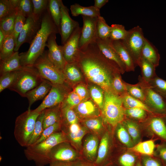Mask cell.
I'll return each mask as SVG.
<instances>
[{"instance_id": "5bb4252c", "label": "cell", "mask_w": 166, "mask_h": 166, "mask_svg": "<svg viewBox=\"0 0 166 166\" xmlns=\"http://www.w3.org/2000/svg\"><path fill=\"white\" fill-rule=\"evenodd\" d=\"M56 33L49 36L46 46L48 48L47 56L50 61L58 69L62 71L67 63L63 55L61 45H58L56 41Z\"/></svg>"}, {"instance_id": "603a6c76", "label": "cell", "mask_w": 166, "mask_h": 166, "mask_svg": "<svg viewBox=\"0 0 166 166\" xmlns=\"http://www.w3.org/2000/svg\"><path fill=\"white\" fill-rule=\"evenodd\" d=\"M77 62L67 63L65 64L62 71L65 81L72 83L81 80L82 74Z\"/></svg>"}, {"instance_id": "83f0119b", "label": "cell", "mask_w": 166, "mask_h": 166, "mask_svg": "<svg viewBox=\"0 0 166 166\" xmlns=\"http://www.w3.org/2000/svg\"><path fill=\"white\" fill-rule=\"evenodd\" d=\"M47 10L60 33L61 19L60 0H49Z\"/></svg>"}, {"instance_id": "5b68a950", "label": "cell", "mask_w": 166, "mask_h": 166, "mask_svg": "<svg viewBox=\"0 0 166 166\" xmlns=\"http://www.w3.org/2000/svg\"><path fill=\"white\" fill-rule=\"evenodd\" d=\"M34 67H22L17 71L16 77L8 88L21 96L39 85L44 80Z\"/></svg>"}, {"instance_id": "003e7915", "label": "cell", "mask_w": 166, "mask_h": 166, "mask_svg": "<svg viewBox=\"0 0 166 166\" xmlns=\"http://www.w3.org/2000/svg\"><path fill=\"white\" fill-rule=\"evenodd\" d=\"M136 166H141V165L140 163H138L137 164Z\"/></svg>"}, {"instance_id": "8d00e7d4", "label": "cell", "mask_w": 166, "mask_h": 166, "mask_svg": "<svg viewBox=\"0 0 166 166\" xmlns=\"http://www.w3.org/2000/svg\"><path fill=\"white\" fill-rule=\"evenodd\" d=\"M155 144L152 140L140 142L132 148L133 151L142 154L151 156L154 152Z\"/></svg>"}, {"instance_id": "4316f807", "label": "cell", "mask_w": 166, "mask_h": 166, "mask_svg": "<svg viewBox=\"0 0 166 166\" xmlns=\"http://www.w3.org/2000/svg\"><path fill=\"white\" fill-rule=\"evenodd\" d=\"M109 137L106 132L103 136L99 145L97 157L94 163L96 166H102L107 155L109 148Z\"/></svg>"}, {"instance_id": "11a10c76", "label": "cell", "mask_w": 166, "mask_h": 166, "mask_svg": "<svg viewBox=\"0 0 166 166\" xmlns=\"http://www.w3.org/2000/svg\"><path fill=\"white\" fill-rule=\"evenodd\" d=\"M85 124L89 129L94 131H98L102 127L101 121L98 119H90L85 121Z\"/></svg>"}, {"instance_id": "e0dca14e", "label": "cell", "mask_w": 166, "mask_h": 166, "mask_svg": "<svg viewBox=\"0 0 166 166\" xmlns=\"http://www.w3.org/2000/svg\"><path fill=\"white\" fill-rule=\"evenodd\" d=\"M66 142L60 143L52 149L49 155L50 163L54 161L74 162L77 160V153Z\"/></svg>"}, {"instance_id": "c3c4849f", "label": "cell", "mask_w": 166, "mask_h": 166, "mask_svg": "<svg viewBox=\"0 0 166 166\" xmlns=\"http://www.w3.org/2000/svg\"><path fill=\"white\" fill-rule=\"evenodd\" d=\"M148 113H149L146 110L139 108H132L125 109V116L138 120L145 119L147 116Z\"/></svg>"}, {"instance_id": "74e56055", "label": "cell", "mask_w": 166, "mask_h": 166, "mask_svg": "<svg viewBox=\"0 0 166 166\" xmlns=\"http://www.w3.org/2000/svg\"><path fill=\"white\" fill-rule=\"evenodd\" d=\"M15 8L16 13L22 14L26 18L33 14L32 0H18Z\"/></svg>"}, {"instance_id": "6f0895ef", "label": "cell", "mask_w": 166, "mask_h": 166, "mask_svg": "<svg viewBox=\"0 0 166 166\" xmlns=\"http://www.w3.org/2000/svg\"><path fill=\"white\" fill-rule=\"evenodd\" d=\"M81 99L82 101H85L88 98V93L86 89L82 85L77 86L74 91Z\"/></svg>"}, {"instance_id": "d6986e66", "label": "cell", "mask_w": 166, "mask_h": 166, "mask_svg": "<svg viewBox=\"0 0 166 166\" xmlns=\"http://www.w3.org/2000/svg\"><path fill=\"white\" fill-rule=\"evenodd\" d=\"M112 44L125 66L126 71H134L136 66L132 56L122 41L121 40L112 41Z\"/></svg>"}, {"instance_id": "d590c367", "label": "cell", "mask_w": 166, "mask_h": 166, "mask_svg": "<svg viewBox=\"0 0 166 166\" xmlns=\"http://www.w3.org/2000/svg\"><path fill=\"white\" fill-rule=\"evenodd\" d=\"M148 83L152 89L166 101V81L156 76Z\"/></svg>"}, {"instance_id": "f907efd6", "label": "cell", "mask_w": 166, "mask_h": 166, "mask_svg": "<svg viewBox=\"0 0 166 166\" xmlns=\"http://www.w3.org/2000/svg\"><path fill=\"white\" fill-rule=\"evenodd\" d=\"M16 14V19L13 34L15 44L19 36L24 27L26 19V18L22 14L17 13Z\"/></svg>"}, {"instance_id": "db71d44e", "label": "cell", "mask_w": 166, "mask_h": 166, "mask_svg": "<svg viewBox=\"0 0 166 166\" xmlns=\"http://www.w3.org/2000/svg\"><path fill=\"white\" fill-rule=\"evenodd\" d=\"M136 160L135 156L128 153L122 154L118 159L119 163L121 166H134Z\"/></svg>"}, {"instance_id": "bcb514c9", "label": "cell", "mask_w": 166, "mask_h": 166, "mask_svg": "<svg viewBox=\"0 0 166 166\" xmlns=\"http://www.w3.org/2000/svg\"><path fill=\"white\" fill-rule=\"evenodd\" d=\"M16 12L10 0H0V20Z\"/></svg>"}, {"instance_id": "ac0fdd59", "label": "cell", "mask_w": 166, "mask_h": 166, "mask_svg": "<svg viewBox=\"0 0 166 166\" xmlns=\"http://www.w3.org/2000/svg\"><path fill=\"white\" fill-rule=\"evenodd\" d=\"M52 84L48 80L44 79L39 85L26 93L25 97L29 102L28 110H30V107L34 102L46 96L51 89Z\"/></svg>"}, {"instance_id": "44dd1931", "label": "cell", "mask_w": 166, "mask_h": 166, "mask_svg": "<svg viewBox=\"0 0 166 166\" xmlns=\"http://www.w3.org/2000/svg\"><path fill=\"white\" fill-rule=\"evenodd\" d=\"M22 67L18 51L15 52L10 57L0 60V76L7 73L17 71Z\"/></svg>"}, {"instance_id": "836d02e7", "label": "cell", "mask_w": 166, "mask_h": 166, "mask_svg": "<svg viewBox=\"0 0 166 166\" xmlns=\"http://www.w3.org/2000/svg\"><path fill=\"white\" fill-rule=\"evenodd\" d=\"M122 122V124L126 129L134 144L139 143L140 137L137 124L134 121L129 119L124 120Z\"/></svg>"}, {"instance_id": "7402d4cb", "label": "cell", "mask_w": 166, "mask_h": 166, "mask_svg": "<svg viewBox=\"0 0 166 166\" xmlns=\"http://www.w3.org/2000/svg\"><path fill=\"white\" fill-rule=\"evenodd\" d=\"M141 56L151 63L155 68L159 65L160 55L157 49L146 38L142 50Z\"/></svg>"}, {"instance_id": "d6a6232c", "label": "cell", "mask_w": 166, "mask_h": 166, "mask_svg": "<svg viewBox=\"0 0 166 166\" xmlns=\"http://www.w3.org/2000/svg\"><path fill=\"white\" fill-rule=\"evenodd\" d=\"M16 15V12L0 20V29L6 36L13 35Z\"/></svg>"}, {"instance_id": "e575fe53", "label": "cell", "mask_w": 166, "mask_h": 166, "mask_svg": "<svg viewBox=\"0 0 166 166\" xmlns=\"http://www.w3.org/2000/svg\"><path fill=\"white\" fill-rule=\"evenodd\" d=\"M125 84L128 94L144 103L145 99L144 90L139 81L135 84H130L125 82Z\"/></svg>"}, {"instance_id": "484cf974", "label": "cell", "mask_w": 166, "mask_h": 166, "mask_svg": "<svg viewBox=\"0 0 166 166\" xmlns=\"http://www.w3.org/2000/svg\"><path fill=\"white\" fill-rule=\"evenodd\" d=\"M137 65L141 69L142 78L148 83L156 76L155 72L156 68L151 63L141 56L138 60Z\"/></svg>"}, {"instance_id": "52a82bcc", "label": "cell", "mask_w": 166, "mask_h": 166, "mask_svg": "<svg viewBox=\"0 0 166 166\" xmlns=\"http://www.w3.org/2000/svg\"><path fill=\"white\" fill-rule=\"evenodd\" d=\"M33 67L41 76L53 84L62 85L65 82L62 71L56 67L49 60L47 51H44L35 62Z\"/></svg>"}, {"instance_id": "d4e9b609", "label": "cell", "mask_w": 166, "mask_h": 166, "mask_svg": "<svg viewBox=\"0 0 166 166\" xmlns=\"http://www.w3.org/2000/svg\"><path fill=\"white\" fill-rule=\"evenodd\" d=\"M58 105L45 109L43 122V130L48 127L57 122H61V111H59Z\"/></svg>"}, {"instance_id": "f5cc1de1", "label": "cell", "mask_w": 166, "mask_h": 166, "mask_svg": "<svg viewBox=\"0 0 166 166\" xmlns=\"http://www.w3.org/2000/svg\"><path fill=\"white\" fill-rule=\"evenodd\" d=\"M81 102V99L73 91L67 94L62 105L72 108L77 106Z\"/></svg>"}, {"instance_id": "91938a15", "label": "cell", "mask_w": 166, "mask_h": 166, "mask_svg": "<svg viewBox=\"0 0 166 166\" xmlns=\"http://www.w3.org/2000/svg\"><path fill=\"white\" fill-rule=\"evenodd\" d=\"M158 152L160 157L166 161V145L163 144L158 147Z\"/></svg>"}, {"instance_id": "f1b7e54d", "label": "cell", "mask_w": 166, "mask_h": 166, "mask_svg": "<svg viewBox=\"0 0 166 166\" xmlns=\"http://www.w3.org/2000/svg\"><path fill=\"white\" fill-rule=\"evenodd\" d=\"M121 97L123 105L125 109L139 108L144 109L150 114H156L144 103L131 97L127 93L125 94Z\"/></svg>"}, {"instance_id": "ab89813d", "label": "cell", "mask_w": 166, "mask_h": 166, "mask_svg": "<svg viewBox=\"0 0 166 166\" xmlns=\"http://www.w3.org/2000/svg\"><path fill=\"white\" fill-rule=\"evenodd\" d=\"M44 115L45 110L40 113L37 119L33 132L27 146L34 144L41 135L43 131V122Z\"/></svg>"}, {"instance_id": "7bdbcfd3", "label": "cell", "mask_w": 166, "mask_h": 166, "mask_svg": "<svg viewBox=\"0 0 166 166\" xmlns=\"http://www.w3.org/2000/svg\"><path fill=\"white\" fill-rule=\"evenodd\" d=\"M111 27L109 38L111 40H122L124 39L127 34L128 30H125L124 26L118 24H113Z\"/></svg>"}, {"instance_id": "8992f818", "label": "cell", "mask_w": 166, "mask_h": 166, "mask_svg": "<svg viewBox=\"0 0 166 166\" xmlns=\"http://www.w3.org/2000/svg\"><path fill=\"white\" fill-rule=\"evenodd\" d=\"M40 113L27 110L16 118L14 130L15 138L22 147L27 146L34 130L37 119Z\"/></svg>"}, {"instance_id": "2e32d148", "label": "cell", "mask_w": 166, "mask_h": 166, "mask_svg": "<svg viewBox=\"0 0 166 166\" xmlns=\"http://www.w3.org/2000/svg\"><path fill=\"white\" fill-rule=\"evenodd\" d=\"M96 43L104 56L117 65L121 73H124L126 71L125 66L113 46L112 41L109 38H98Z\"/></svg>"}, {"instance_id": "9c48e42d", "label": "cell", "mask_w": 166, "mask_h": 166, "mask_svg": "<svg viewBox=\"0 0 166 166\" xmlns=\"http://www.w3.org/2000/svg\"><path fill=\"white\" fill-rule=\"evenodd\" d=\"M42 17L34 14L26 18L24 27L20 33L15 44L14 52L18 51L22 45L25 43L30 45L40 29Z\"/></svg>"}, {"instance_id": "680465c9", "label": "cell", "mask_w": 166, "mask_h": 166, "mask_svg": "<svg viewBox=\"0 0 166 166\" xmlns=\"http://www.w3.org/2000/svg\"><path fill=\"white\" fill-rule=\"evenodd\" d=\"M143 163L144 166H162L158 161L150 157L144 158Z\"/></svg>"}, {"instance_id": "1f68e13d", "label": "cell", "mask_w": 166, "mask_h": 166, "mask_svg": "<svg viewBox=\"0 0 166 166\" xmlns=\"http://www.w3.org/2000/svg\"><path fill=\"white\" fill-rule=\"evenodd\" d=\"M76 109L80 115L84 117L95 116L98 113L96 107L90 100L81 102L76 106Z\"/></svg>"}, {"instance_id": "03108f58", "label": "cell", "mask_w": 166, "mask_h": 166, "mask_svg": "<svg viewBox=\"0 0 166 166\" xmlns=\"http://www.w3.org/2000/svg\"><path fill=\"white\" fill-rule=\"evenodd\" d=\"M5 37V35L2 30L0 29V47L1 46Z\"/></svg>"}, {"instance_id": "3957f363", "label": "cell", "mask_w": 166, "mask_h": 166, "mask_svg": "<svg viewBox=\"0 0 166 166\" xmlns=\"http://www.w3.org/2000/svg\"><path fill=\"white\" fill-rule=\"evenodd\" d=\"M67 141L64 132H57L40 143L26 147L24 152L28 159L34 161L38 166H43L50 163L49 155L52 149Z\"/></svg>"}, {"instance_id": "60d3db41", "label": "cell", "mask_w": 166, "mask_h": 166, "mask_svg": "<svg viewBox=\"0 0 166 166\" xmlns=\"http://www.w3.org/2000/svg\"><path fill=\"white\" fill-rule=\"evenodd\" d=\"M97 29L98 38L105 39L109 38L111 27L108 25L104 18L101 16L97 18Z\"/></svg>"}, {"instance_id": "94428289", "label": "cell", "mask_w": 166, "mask_h": 166, "mask_svg": "<svg viewBox=\"0 0 166 166\" xmlns=\"http://www.w3.org/2000/svg\"><path fill=\"white\" fill-rule=\"evenodd\" d=\"M74 162L54 161L51 162L50 166H73Z\"/></svg>"}, {"instance_id": "816d5d0a", "label": "cell", "mask_w": 166, "mask_h": 166, "mask_svg": "<svg viewBox=\"0 0 166 166\" xmlns=\"http://www.w3.org/2000/svg\"><path fill=\"white\" fill-rule=\"evenodd\" d=\"M61 122H57L45 128L43 130L39 139L34 144H37L45 140L52 134L57 132V130L61 128Z\"/></svg>"}, {"instance_id": "cb8c5ba5", "label": "cell", "mask_w": 166, "mask_h": 166, "mask_svg": "<svg viewBox=\"0 0 166 166\" xmlns=\"http://www.w3.org/2000/svg\"><path fill=\"white\" fill-rule=\"evenodd\" d=\"M70 9L72 15L74 17L80 15L94 18H98L101 16L100 10L94 6L85 7L78 4L75 3L71 5Z\"/></svg>"}, {"instance_id": "8fae6325", "label": "cell", "mask_w": 166, "mask_h": 166, "mask_svg": "<svg viewBox=\"0 0 166 166\" xmlns=\"http://www.w3.org/2000/svg\"><path fill=\"white\" fill-rule=\"evenodd\" d=\"M66 88L64 84H52L48 95L40 105L33 111L41 113L45 109L53 107L62 104L67 95Z\"/></svg>"}, {"instance_id": "681fc988", "label": "cell", "mask_w": 166, "mask_h": 166, "mask_svg": "<svg viewBox=\"0 0 166 166\" xmlns=\"http://www.w3.org/2000/svg\"><path fill=\"white\" fill-rule=\"evenodd\" d=\"M33 4V14L41 17L43 13L47 10L49 0H32Z\"/></svg>"}, {"instance_id": "f546056e", "label": "cell", "mask_w": 166, "mask_h": 166, "mask_svg": "<svg viewBox=\"0 0 166 166\" xmlns=\"http://www.w3.org/2000/svg\"><path fill=\"white\" fill-rule=\"evenodd\" d=\"M150 126L152 131L157 135L166 141V125L161 117H153L149 122Z\"/></svg>"}, {"instance_id": "6125c7cd", "label": "cell", "mask_w": 166, "mask_h": 166, "mask_svg": "<svg viewBox=\"0 0 166 166\" xmlns=\"http://www.w3.org/2000/svg\"><path fill=\"white\" fill-rule=\"evenodd\" d=\"M73 166H96L94 163L87 161V162L77 160L74 162Z\"/></svg>"}, {"instance_id": "7a4b0ae2", "label": "cell", "mask_w": 166, "mask_h": 166, "mask_svg": "<svg viewBox=\"0 0 166 166\" xmlns=\"http://www.w3.org/2000/svg\"><path fill=\"white\" fill-rule=\"evenodd\" d=\"M41 27L30 45L27 51L19 54L22 67H33L39 57L44 53L49 36L59 33L47 10L42 16Z\"/></svg>"}, {"instance_id": "ba28073f", "label": "cell", "mask_w": 166, "mask_h": 166, "mask_svg": "<svg viewBox=\"0 0 166 166\" xmlns=\"http://www.w3.org/2000/svg\"><path fill=\"white\" fill-rule=\"evenodd\" d=\"M145 38L142 29L137 26L128 30L125 38L121 40L132 56L136 66L141 57Z\"/></svg>"}, {"instance_id": "f35d334b", "label": "cell", "mask_w": 166, "mask_h": 166, "mask_svg": "<svg viewBox=\"0 0 166 166\" xmlns=\"http://www.w3.org/2000/svg\"><path fill=\"white\" fill-rule=\"evenodd\" d=\"M116 133L120 141L129 148H132L135 144L126 129L122 124L117 125Z\"/></svg>"}, {"instance_id": "7dc6e473", "label": "cell", "mask_w": 166, "mask_h": 166, "mask_svg": "<svg viewBox=\"0 0 166 166\" xmlns=\"http://www.w3.org/2000/svg\"><path fill=\"white\" fill-rule=\"evenodd\" d=\"M17 72V71L9 72L0 76V93L5 89L8 88L11 85L16 77Z\"/></svg>"}, {"instance_id": "ffe728a7", "label": "cell", "mask_w": 166, "mask_h": 166, "mask_svg": "<svg viewBox=\"0 0 166 166\" xmlns=\"http://www.w3.org/2000/svg\"><path fill=\"white\" fill-rule=\"evenodd\" d=\"M98 145V140L96 136L91 135L86 138L84 144V151L87 161L94 163L97 157Z\"/></svg>"}, {"instance_id": "7c38bea8", "label": "cell", "mask_w": 166, "mask_h": 166, "mask_svg": "<svg viewBox=\"0 0 166 166\" xmlns=\"http://www.w3.org/2000/svg\"><path fill=\"white\" fill-rule=\"evenodd\" d=\"M83 26L79 42L80 49L96 43L98 38L97 23V18L82 16Z\"/></svg>"}, {"instance_id": "be15d7a7", "label": "cell", "mask_w": 166, "mask_h": 166, "mask_svg": "<svg viewBox=\"0 0 166 166\" xmlns=\"http://www.w3.org/2000/svg\"><path fill=\"white\" fill-rule=\"evenodd\" d=\"M81 128L77 123L69 125V132L75 133L78 132L81 129Z\"/></svg>"}, {"instance_id": "30bf717a", "label": "cell", "mask_w": 166, "mask_h": 166, "mask_svg": "<svg viewBox=\"0 0 166 166\" xmlns=\"http://www.w3.org/2000/svg\"><path fill=\"white\" fill-rule=\"evenodd\" d=\"M138 80L144 90L145 99L144 103L156 113L162 115H166V101L152 89L140 76H139Z\"/></svg>"}, {"instance_id": "4dcf8cb0", "label": "cell", "mask_w": 166, "mask_h": 166, "mask_svg": "<svg viewBox=\"0 0 166 166\" xmlns=\"http://www.w3.org/2000/svg\"><path fill=\"white\" fill-rule=\"evenodd\" d=\"M15 40L13 35L6 36L0 47V60H5L11 56L14 52Z\"/></svg>"}, {"instance_id": "e7e4bbea", "label": "cell", "mask_w": 166, "mask_h": 166, "mask_svg": "<svg viewBox=\"0 0 166 166\" xmlns=\"http://www.w3.org/2000/svg\"><path fill=\"white\" fill-rule=\"evenodd\" d=\"M94 1V6L99 10L109 2L108 0H95Z\"/></svg>"}, {"instance_id": "b9f144b4", "label": "cell", "mask_w": 166, "mask_h": 166, "mask_svg": "<svg viewBox=\"0 0 166 166\" xmlns=\"http://www.w3.org/2000/svg\"><path fill=\"white\" fill-rule=\"evenodd\" d=\"M120 73H118L114 75L112 83L111 88L113 92L122 97L127 93L125 81L122 80Z\"/></svg>"}, {"instance_id": "ee69618b", "label": "cell", "mask_w": 166, "mask_h": 166, "mask_svg": "<svg viewBox=\"0 0 166 166\" xmlns=\"http://www.w3.org/2000/svg\"><path fill=\"white\" fill-rule=\"evenodd\" d=\"M61 115L64 121L69 125L77 123V117L71 107L62 105Z\"/></svg>"}, {"instance_id": "9f6ffc18", "label": "cell", "mask_w": 166, "mask_h": 166, "mask_svg": "<svg viewBox=\"0 0 166 166\" xmlns=\"http://www.w3.org/2000/svg\"><path fill=\"white\" fill-rule=\"evenodd\" d=\"M86 133V130L85 129L81 128L78 132L75 133L69 132L68 136L72 142L76 144L79 145L81 144L82 139Z\"/></svg>"}, {"instance_id": "f6af8a7d", "label": "cell", "mask_w": 166, "mask_h": 166, "mask_svg": "<svg viewBox=\"0 0 166 166\" xmlns=\"http://www.w3.org/2000/svg\"><path fill=\"white\" fill-rule=\"evenodd\" d=\"M91 97L98 107L102 109L104 104V94L101 88L96 86H92L89 89Z\"/></svg>"}, {"instance_id": "9a60e30c", "label": "cell", "mask_w": 166, "mask_h": 166, "mask_svg": "<svg viewBox=\"0 0 166 166\" xmlns=\"http://www.w3.org/2000/svg\"><path fill=\"white\" fill-rule=\"evenodd\" d=\"M61 19L60 34L62 45L67 41L74 30L79 26L78 23L73 19L69 14V10L60 0Z\"/></svg>"}, {"instance_id": "4fadbf2b", "label": "cell", "mask_w": 166, "mask_h": 166, "mask_svg": "<svg viewBox=\"0 0 166 166\" xmlns=\"http://www.w3.org/2000/svg\"><path fill=\"white\" fill-rule=\"evenodd\" d=\"M82 27L79 26L66 42L61 45L64 58L67 63L77 62L79 57V42Z\"/></svg>"}, {"instance_id": "277c9868", "label": "cell", "mask_w": 166, "mask_h": 166, "mask_svg": "<svg viewBox=\"0 0 166 166\" xmlns=\"http://www.w3.org/2000/svg\"><path fill=\"white\" fill-rule=\"evenodd\" d=\"M125 109L121 97L112 90L105 91L102 110L106 122L113 126L117 125L124 120Z\"/></svg>"}, {"instance_id": "6da1fadb", "label": "cell", "mask_w": 166, "mask_h": 166, "mask_svg": "<svg viewBox=\"0 0 166 166\" xmlns=\"http://www.w3.org/2000/svg\"><path fill=\"white\" fill-rule=\"evenodd\" d=\"M78 61L87 78L105 91L112 90L114 75L121 73L118 67L103 54L96 43L80 50Z\"/></svg>"}]
</instances>
